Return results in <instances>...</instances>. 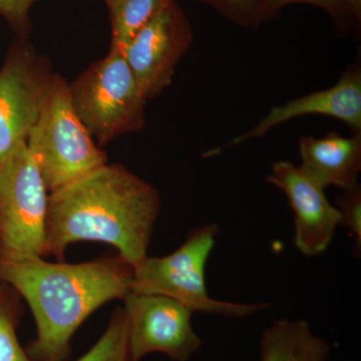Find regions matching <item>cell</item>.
<instances>
[{
  "mask_svg": "<svg viewBox=\"0 0 361 361\" xmlns=\"http://www.w3.org/2000/svg\"><path fill=\"white\" fill-rule=\"evenodd\" d=\"M160 209L153 185L122 165L106 164L49 195L45 256L63 261L71 244L103 242L137 268L149 256Z\"/></svg>",
  "mask_w": 361,
  "mask_h": 361,
  "instance_id": "obj_1",
  "label": "cell"
},
{
  "mask_svg": "<svg viewBox=\"0 0 361 361\" xmlns=\"http://www.w3.org/2000/svg\"><path fill=\"white\" fill-rule=\"evenodd\" d=\"M134 275L120 255L78 264L0 259V281L25 299L35 319L37 337L27 350L32 361H66L78 327L104 304L125 298Z\"/></svg>",
  "mask_w": 361,
  "mask_h": 361,
  "instance_id": "obj_2",
  "label": "cell"
},
{
  "mask_svg": "<svg viewBox=\"0 0 361 361\" xmlns=\"http://www.w3.org/2000/svg\"><path fill=\"white\" fill-rule=\"evenodd\" d=\"M26 145L51 193L103 167L108 161L73 110L68 84L59 75H52L49 80Z\"/></svg>",
  "mask_w": 361,
  "mask_h": 361,
  "instance_id": "obj_3",
  "label": "cell"
},
{
  "mask_svg": "<svg viewBox=\"0 0 361 361\" xmlns=\"http://www.w3.org/2000/svg\"><path fill=\"white\" fill-rule=\"evenodd\" d=\"M220 234L217 224L195 227L182 245L169 255L147 257L135 268L132 291L159 294L184 304L193 312L244 318L268 310L269 303H237L209 295L206 266Z\"/></svg>",
  "mask_w": 361,
  "mask_h": 361,
  "instance_id": "obj_4",
  "label": "cell"
},
{
  "mask_svg": "<svg viewBox=\"0 0 361 361\" xmlns=\"http://www.w3.org/2000/svg\"><path fill=\"white\" fill-rule=\"evenodd\" d=\"M71 106L99 147L145 127L147 97L122 51L89 66L68 85Z\"/></svg>",
  "mask_w": 361,
  "mask_h": 361,
  "instance_id": "obj_5",
  "label": "cell"
},
{
  "mask_svg": "<svg viewBox=\"0 0 361 361\" xmlns=\"http://www.w3.org/2000/svg\"><path fill=\"white\" fill-rule=\"evenodd\" d=\"M47 192L26 142H21L0 161V259L45 256Z\"/></svg>",
  "mask_w": 361,
  "mask_h": 361,
  "instance_id": "obj_6",
  "label": "cell"
},
{
  "mask_svg": "<svg viewBox=\"0 0 361 361\" xmlns=\"http://www.w3.org/2000/svg\"><path fill=\"white\" fill-rule=\"evenodd\" d=\"M130 353L135 361L161 353L188 361L202 346L192 325L193 311L170 297L130 291L123 299Z\"/></svg>",
  "mask_w": 361,
  "mask_h": 361,
  "instance_id": "obj_7",
  "label": "cell"
},
{
  "mask_svg": "<svg viewBox=\"0 0 361 361\" xmlns=\"http://www.w3.org/2000/svg\"><path fill=\"white\" fill-rule=\"evenodd\" d=\"M193 32L175 0L167 4L137 33L123 54L147 99L172 85L176 68L191 47Z\"/></svg>",
  "mask_w": 361,
  "mask_h": 361,
  "instance_id": "obj_8",
  "label": "cell"
},
{
  "mask_svg": "<svg viewBox=\"0 0 361 361\" xmlns=\"http://www.w3.org/2000/svg\"><path fill=\"white\" fill-rule=\"evenodd\" d=\"M54 73L32 47H18L0 71V161L26 142Z\"/></svg>",
  "mask_w": 361,
  "mask_h": 361,
  "instance_id": "obj_9",
  "label": "cell"
},
{
  "mask_svg": "<svg viewBox=\"0 0 361 361\" xmlns=\"http://www.w3.org/2000/svg\"><path fill=\"white\" fill-rule=\"evenodd\" d=\"M268 184L278 188L288 199L293 212V244L306 257L322 255L334 241L341 216L325 195L299 166L290 161H275Z\"/></svg>",
  "mask_w": 361,
  "mask_h": 361,
  "instance_id": "obj_10",
  "label": "cell"
},
{
  "mask_svg": "<svg viewBox=\"0 0 361 361\" xmlns=\"http://www.w3.org/2000/svg\"><path fill=\"white\" fill-rule=\"evenodd\" d=\"M320 115L337 118L348 126L355 134L361 132V71L356 66H349L334 87L318 90L307 96L297 97L280 106H274L248 132L233 137L223 146L204 154L209 158L219 155L229 147L263 137L273 128L299 118Z\"/></svg>",
  "mask_w": 361,
  "mask_h": 361,
  "instance_id": "obj_11",
  "label": "cell"
},
{
  "mask_svg": "<svg viewBox=\"0 0 361 361\" xmlns=\"http://www.w3.org/2000/svg\"><path fill=\"white\" fill-rule=\"evenodd\" d=\"M299 167L323 189L336 187L343 192L360 186L361 132L344 137L330 132L322 137H301Z\"/></svg>",
  "mask_w": 361,
  "mask_h": 361,
  "instance_id": "obj_12",
  "label": "cell"
},
{
  "mask_svg": "<svg viewBox=\"0 0 361 361\" xmlns=\"http://www.w3.org/2000/svg\"><path fill=\"white\" fill-rule=\"evenodd\" d=\"M331 344L302 319L275 320L259 342V361H329Z\"/></svg>",
  "mask_w": 361,
  "mask_h": 361,
  "instance_id": "obj_13",
  "label": "cell"
},
{
  "mask_svg": "<svg viewBox=\"0 0 361 361\" xmlns=\"http://www.w3.org/2000/svg\"><path fill=\"white\" fill-rule=\"evenodd\" d=\"M168 0H116L108 4L111 13V47L123 52Z\"/></svg>",
  "mask_w": 361,
  "mask_h": 361,
  "instance_id": "obj_14",
  "label": "cell"
},
{
  "mask_svg": "<svg viewBox=\"0 0 361 361\" xmlns=\"http://www.w3.org/2000/svg\"><path fill=\"white\" fill-rule=\"evenodd\" d=\"M75 361H135L130 353L127 317L116 308L108 326L94 346Z\"/></svg>",
  "mask_w": 361,
  "mask_h": 361,
  "instance_id": "obj_15",
  "label": "cell"
},
{
  "mask_svg": "<svg viewBox=\"0 0 361 361\" xmlns=\"http://www.w3.org/2000/svg\"><path fill=\"white\" fill-rule=\"evenodd\" d=\"M212 7L226 20L249 30L269 21L266 0H198Z\"/></svg>",
  "mask_w": 361,
  "mask_h": 361,
  "instance_id": "obj_16",
  "label": "cell"
},
{
  "mask_svg": "<svg viewBox=\"0 0 361 361\" xmlns=\"http://www.w3.org/2000/svg\"><path fill=\"white\" fill-rule=\"evenodd\" d=\"M292 4H310L319 7L329 14L341 32H348L353 23H355L342 0H266V11L269 20L276 18L283 7Z\"/></svg>",
  "mask_w": 361,
  "mask_h": 361,
  "instance_id": "obj_17",
  "label": "cell"
},
{
  "mask_svg": "<svg viewBox=\"0 0 361 361\" xmlns=\"http://www.w3.org/2000/svg\"><path fill=\"white\" fill-rule=\"evenodd\" d=\"M336 208L341 216V226L348 229L355 241L353 253L356 258L361 255V188L360 185L345 191L336 199Z\"/></svg>",
  "mask_w": 361,
  "mask_h": 361,
  "instance_id": "obj_18",
  "label": "cell"
},
{
  "mask_svg": "<svg viewBox=\"0 0 361 361\" xmlns=\"http://www.w3.org/2000/svg\"><path fill=\"white\" fill-rule=\"evenodd\" d=\"M18 316L0 305V361H32L16 336Z\"/></svg>",
  "mask_w": 361,
  "mask_h": 361,
  "instance_id": "obj_19",
  "label": "cell"
},
{
  "mask_svg": "<svg viewBox=\"0 0 361 361\" xmlns=\"http://www.w3.org/2000/svg\"><path fill=\"white\" fill-rule=\"evenodd\" d=\"M35 1L37 0H0V13L25 32L30 23L28 13Z\"/></svg>",
  "mask_w": 361,
  "mask_h": 361,
  "instance_id": "obj_20",
  "label": "cell"
},
{
  "mask_svg": "<svg viewBox=\"0 0 361 361\" xmlns=\"http://www.w3.org/2000/svg\"><path fill=\"white\" fill-rule=\"evenodd\" d=\"M356 25L361 20V0H342Z\"/></svg>",
  "mask_w": 361,
  "mask_h": 361,
  "instance_id": "obj_21",
  "label": "cell"
},
{
  "mask_svg": "<svg viewBox=\"0 0 361 361\" xmlns=\"http://www.w3.org/2000/svg\"><path fill=\"white\" fill-rule=\"evenodd\" d=\"M104 1H106V4H111V2L116 1V0H104Z\"/></svg>",
  "mask_w": 361,
  "mask_h": 361,
  "instance_id": "obj_22",
  "label": "cell"
}]
</instances>
